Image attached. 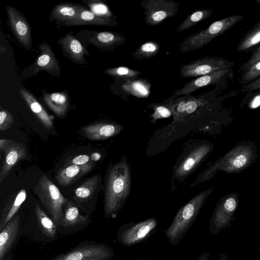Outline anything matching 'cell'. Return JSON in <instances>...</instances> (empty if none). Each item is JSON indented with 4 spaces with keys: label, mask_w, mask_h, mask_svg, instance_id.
Returning a JSON list of instances; mask_svg holds the SVG:
<instances>
[{
    "label": "cell",
    "mask_w": 260,
    "mask_h": 260,
    "mask_svg": "<svg viewBox=\"0 0 260 260\" xmlns=\"http://www.w3.org/2000/svg\"><path fill=\"white\" fill-rule=\"evenodd\" d=\"M154 112L149 116L151 118V122L155 123L159 119L166 118L172 115L170 101L151 105Z\"/></svg>",
    "instance_id": "cell-35"
},
{
    "label": "cell",
    "mask_w": 260,
    "mask_h": 260,
    "mask_svg": "<svg viewBox=\"0 0 260 260\" xmlns=\"http://www.w3.org/2000/svg\"><path fill=\"white\" fill-rule=\"evenodd\" d=\"M213 13V11L209 9L198 10L188 15L180 23L176 31L182 32L188 29L199 22L210 17Z\"/></svg>",
    "instance_id": "cell-31"
},
{
    "label": "cell",
    "mask_w": 260,
    "mask_h": 260,
    "mask_svg": "<svg viewBox=\"0 0 260 260\" xmlns=\"http://www.w3.org/2000/svg\"><path fill=\"white\" fill-rule=\"evenodd\" d=\"M243 18L244 16L242 15H235L213 22L205 29L185 39L179 45L180 52L187 53L206 46L214 39L223 34L241 21Z\"/></svg>",
    "instance_id": "cell-4"
},
{
    "label": "cell",
    "mask_w": 260,
    "mask_h": 260,
    "mask_svg": "<svg viewBox=\"0 0 260 260\" xmlns=\"http://www.w3.org/2000/svg\"><path fill=\"white\" fill-rule=\"evenodd\" d=\"M19 225V216L16 214L0 231V260H4L6 254L16 241Z\"/></svg>",
    "instance_id": "cell-19"
},
{
    "label": "cell",
    "mask_w": 260,
    "mask_h": 260,
    "mask_svg": "<svg viewBox=\"0 0 260 260\" xmlns=\"http://www.w3.org/2000/svg\"><path fill=\"white\" fill-rule=\"evenodd\" d=\"M4 152L5 156L0 171V183L9 175L13 167L26 156L25 146L22 143H15L13 141Z\"/></svg>",
    "instance_id": "cell-18"
},
{
    "label": "cell",
    "mask_w": 260,
    "mask_h": 260,
    "mask_svg": "<svg viewBox=\"0 0 260 260\" xmlns=\"http://www.w3.org/2000/svg\"><path fill=\"white\" fill-rule=\"evenodd\" d=\"M212 149L213 144L205 141L190 145L173 168L172 181H182L186 179L205 159Z\"/></svg>",
    "instance_id": "cell-6"
},
{
    "label": "cell",
    "mask_w": 260,
    "mask_h": 260,
    "mask_svg": "<svg viewBox=\"0 0 260 260\" xmlns=\"http://www.w3.org/2000/svg\"><path fill=\"white\" fill-rule=\"evenodd\" d=\"M260 43V21L256 23L243 37L238 43L237 52H248Z\"/></svg>",
    "instance_id": "cell-29"
},
{
    "label": "cell",
    "mask_w": 260,
    "mask_h": 260,
    "mask_svg": "<svg viewBox=\"0 0 260 260\" xmlns=\"http://www.w3.org/2000/svg\"><path fill=\"white\" fill-rule=\"evenodd\" d=\"M94 167V164L92 162L84 165H70L60 169L55 179L60 185L67 186L91 171Z\"/></svg>",
    "instance_id": "cell-20"
},
{
    "label": "cell",
    "mask_w": 260,
    "mask_h": 260,
    "mask_svg": "<svg viewBox=\"0 0 260 260\" xmlns=\"http://www.w3.org/2000/svg\"><path fill=\"white\" fill-rule=\"evenodd\" d=\"M156 218L149 217L141 221L123 223L118 228L116 238L124 246H132L147 241L157 229Z\"/></svg>",
    "instance_id": "cell-7"
},
{
    "label": "cell",
    "mask_w": 260,
    "mask_h": 260,
    "mask_svg": "<svg viewBox=\"0 0 260 260\" xmlns=\"http://www.w3.org/2000/svg\"><path fill=\"white\" fill-rule=\"evenodd\" d=\"M10 27L15 37L27 50L32 47L31 29L25 16L16 8L7 6L6 9Z\"/></svg>",
    "instance_id": "cell-14"
},
{
    "label": "cell",
    "mask_w": 260,
    "mask_h": 260,
    "mask_svg": "<svg viewBox=\"0 0 260 260\" xmlns=\"http://www.w3.org/2000/svg\"><path fill=\"white\" fill-rule=\"evenodd\" d=\"M114 255V250L110 245L85 240L50 260H112Z\"/></svg>",
    "instance_id": "cell-8"
},
{
    "label": "cell",
    "mask_w": 260,
    "mask_h": 260,
    "mask_svg": "<svg viewBox=\"0 0 260 260\" xmlns=\"http://www.w3.org/2000/svg\"><path fill=\"white\" fill-rule=\"evenodd\" d=\"M34 192L57 226L68 202L58 187L45 175H42L34 187Z\"/></svg>",
    "instance_id": "cell-5"
},
{
    "label": "cell",
    "mask_w": 260,
    "mask_h": 260,
    "mask_svg": "<svg viewBox=\"0 0 260 260\" xmlns=\"http://www.w3.org/2000/svg\"><path fill=\"white\" fill-rule=\"evenodd\" d=\"M212 191V188H209L199 193L177 211L172 222L164 231L171 245H178L185 237Z\"/></svg>",
    "instance_id": "cell-3"
},
{
    "label": "cell",
    "mask_w": 260,
    "mask_h": 260,
    "mask_svg": "<svg viewBox=\"0 0 260 260\" xmlns=\"http://www.w3.org/2000/svg\"><path fill=\"white\" fill-rule=\"evenodd\" d=\"M85 8L82 5L62 3L55 5L50 13V20L67 21L76 18Z\"/></svg>",
    "instance_id": "cell-25"
},
{
    "label": "cell",
    "mask_w": 260,
    "mask_h": 260,
    "mask_svg": "<svg viewBox=\"0 0 260 260\" xmlns=\"http://www.w3.org/2000/svg\"><path fill=\"white\" fill-rule=\"evenodd\" d=\"M256 2L258 4L260 5V0H256Z\"/></svg>",
    "instance_id": "cell-48"
},
{
    "label": "cell",
    "mask_w": 260,
    "mask_h": 260,
    "mask_svg": "<svg viewBox=\"0 0 260 260\" xmlns=\"http://www.w3.org/2000/svg\"><path fill=\"white\" fill-rule=\"evenodd\" d=\"M150 87L151 85L148 82L142 80H127L122 85L126 92L141 98H147L149 95Z\"/></svg>",
    "instance_id": "cell-30"
},
{
    "label": "cell",
    "mask_w": 260,
    "mask_h": 260,
    "mask_svg": "<svg viewBox=\"0 0 260 260\" xmlns=\"http://www.w3.org/2000/svg\"><path fill=\"white\" fill-rule=\"evenodd\" d=\"M100 176L95 175L86 179L76 188L74 199L79 205H81L92 199L99 184Z\"/></svg>",
    "instance_id": "cell-27"
},
{
    "label": "cell",
    "mask_w": 260,
    "mask_h": 260,
    "mask_svg": "<svg viewBox=\"0 0 260 260\" xmlns=\"http://www.w3.org/2000/svg\"><path fill=\"white\" fill-rule=\"evenodd\" d=\"M101 157V155L98 152H95L92 154L90 156V158L92 160L97 161L99 160Z\"/></svg>",
    "instance_id": "cell-45"
},
{
    "label": "cell",
    "mask_w": 260,
    "mask_h": 260,
    "mask_svg": "<svg viewBox=\"0 0 260 260\" xmlns=\"http://www.w3.org/2000/svg\"><path fill=\"white\" fill-rule=\"evenodd\" d=\"M91 221L89 215L82 214L75 203L68 201L57 232L63 235L74 234L86 228Z\"/></svg>",
    "instance_id": "cell-13"
},
{
    "label": "cell",
    "mask_w": 260,
    "mask_h": 260,
    "mask_svg": "<svg viewBox=\"0 0 260 260\" xmlns=\"http://www.w3.org/2000/svg\"><path fill=\"white\" fill-rule=\"evenodd\" d=\"M123 127L115 122H101L88 124L82 127L85 137L91 141L104 140L115 136Z\"/></svg>",
    "instance_id": "cell-17"
},
{
    "label": "cell",
    "mask_w": 260,
    "mask_h": 260,
    "mask_svg": "<svg viewBox=\"0 0 260 260\" xmlns=\"http://www.w3.org/2000/svg\"><path fill=\"white\" fill-rule=\"evenodd\" d=\"M14 122V119L11 113L5 109H1L0 111V131L2 132L9 129Z\"/></svg>",
    "instance_id": "cell-38"
},
{
    "label": "cell",
    "mask_w": 260,
    "mask_h": 260,
    "mask_svg": "<svg viewBox=\"0 0 260 260\" xmlns=\"http://www.w3.org/2000/svg\"><path fill=\"white\" fill-rule=\"evenodd\" d=\"M35 211L38 225L42 234L49 238L54 239L57 232V224L38 204H35Z\"/></svg>",
    "instance_id": "cell-28"
},
{
    "label": "cell",
    "mask_w": 260,
    "mask_h": 260,
    "mask_svg": "<svg viewBox=\"0 0 260 260\" xmlns=\"http://www.w3.org/2000/svg\"><path fill=\"white\" fill-rule=\"evenodd\" d=\"M258 250H260V247L258 248Z\"/></svg>",
    "instance_id": "cell-49"
},
{
    "label": "cell",
    "mask_w": 260,
    "mask_h": 260,
    "mask_svg": "<svg viewBox=\"0 0 260 260\" xmlns=\"http://www.w3.org/2000/svg\"><path fill=\"white\" fill-rule=\"evenodd\" d=\"M248 105L251 109H255L260 106V92L252 97Z\"/></svg>",
    "instance_id": "cell-42"
},
{
    "label": "cell",
    "mask_w": 260,
    "mask_h": 260,
    "mask_svg": "<svg viewBox=\"0 0 260 260\" xmlns=\"http://www.w3.org/2000/svg\"><path fill=\"white\" fill-rule=\"evenodd\" d=\"M218 260H229L228 255L224 253H220V257Z\"/></svg>",
    "instance_id": "cell-46"
},
{
    "label": "cell",
    "mask_w": 260,
    "mask_h": 260,
    "mask_svg": "<svg viewBox=\"0 0 260 260\" xmlns=\"http://www.w3.org/2000/svg\"><path fill=\"white\" fill-rule=\"evenodd\" d=\"M180 4L173 0H143L141 7L144 9L145 22L150 26L159 25L177 13Z\"/></svg>",
    "instance_id": "cell-11"
},
{
    "label": "cell",
    "mask_w": 260,
    "mask_h": 260,
    "mask_svg": "<svg viewBox=\"0 0 260 260\" xmlns=\"http://www.w3.org/2000/svg\"><path fill=\"white\" fill-rule=\"evenodd\" d=\"M19 91L22 99L38 120L45 128L51 129L53 126L52 119L42 105L27 90L21 88Z\"/></svg>",
    "instance_id": "cell-23"
},
{
    "label": "cell",
    "mask_w": 260,
    "mask_h": 260,
    "mask_svg": "<svg viewBox=\"0 0 260 260\" xmlns=\"http://www.w3.org/2000/svg\"><path fill=\"white\" fill-rule=\"evenodd\" d=\"M258 60H260V45L252 52L249 58L241 65L239 71L243 70Z\"/></svg>",
    "instance_id": "cell-39"
},
{
    "label": "cell",
    "mask_w": 260,
    "mask_h": 260,
    "mask_svg": "<svg viewBox=\"0 0 260 260\" xmlns=\"http://www.w3.org/2000/svg\"><path fill=\"white\" fill-rule=\"evenodd\" d=\"M91 12L95 15L103 18L115 19L108 6L100 1H90L88 2Z\"/></svg>",
    "instance_id": "cell-36"
},
{
    "label": "cell",
    "mask_w": 260,
    "mask_h": 260,
    "mask_svg": "<svg viewBox=\"0 0 260 260\" xmlns=\"http://www.w3.org/2000/svg\"><path fill=\"white\" fill-rule=\"evenodd\" d=\"M234 64V62L220 57L205 56L182 66L180 75L183 78H197L215 71L233 68Z\"/></svg>",
    "instance_id": "cell-10"
},
{
    "label": "cell",
    "mask_w": 260,
    "mask_h": 260,
    "mask_svg": "<svg viewBox=\"0 0 260 260\" xmlns=\"http://www.w3.org/2000/svg\"><path fill=\"white\" fill-rule=\"evenodd\" d=\"M40 54L33 64L34 73L46 71L52 77H59L61 75L60 67L50 45L46 42L39 45Z\"/></svg>",
    "instance_id": "cell-15"
},
{
    "label": "cell",
    "mask_w": 260,
    "mask_h": 260,
    "mask_svg": "<svg viewBox=\"0 0 260 260\" xmlns=\"http://www.w3.org/2000/svg\"><path fill=\"white\" fill-rule=\"evenodd\" d=\"M63 25L68 26L83 25L115 26L118 23L115 19L101 17L85 9L76 18L64 22Z\"/></svg>",
    "instance_id": "cell-22"
},
{
    "label": "cell",
    "mask_w": 260,
    "mask_h": 260,
    "mask_svg": "<svg viewBox=\"0 0 260 260\" xmlns=\"http://www.w3.org/2000/svg\"><path fill=\"white\" fill-rule=\"evenodd\" d=\"M233 77V70L231 68L215 71L194 78L185 83L181 88L175 90L171 97L173 96L172 98L175 99L180 95H189L200 88L209 85L226 86L228 82L232 80Z\"/></svg>",
    "instance_id": "cell-12"
},
{
    "label": "cell",
    "mask_w": 260,
    "mask_h": 260,
    "mask_svg": "<svg viewBox=\"0 0 260 260\" xmlns=\"http://www.w3.org/2000/svg\"><path fill=\"white\" fill-rule=\"evenodd\" d=\"M133 260H150L147 258H136Z\"/></svg>",
    "instance_id": "cell-47"
},
{
    "label": "cell",
    "mask_w": 260,
    "mask_h": 260,
    "mask_svg": "<svg viewBox=\"0 0 260 260\" xmlns=\"http://www.w3.org/2000/svg\"><path fill=\"white\" fill-rule=\"evenodd\" d=\"M256 157L254 143L250 141H242L204 171L190 187L210 179L217 171L239 173L252 165Z\"/></svg>",
    "instance_id": "cell-2"
},
{
    "label": "cell",
    "mask_w": 260,
    "mask_h": 260,
    "mask_svg": "<svg viewBox=\"0 0 260 260\" xmlns=\"http://www.w3.org/2000/svg\"><path fill=\"white\" fill-rule=\"evenodd\" d=\"M125 41L126 38L123 35L111 31L98 32L89 39L92 45L105 50H112Z\"/></svg>",
    "instance_id": "cell-24"
},
{
    "label": "cell",
    "mask_w": 260,
    "mask_h": 260,
    "mask_svg": "<svg viewBox=\"0 0 260 260\" xmlns=\"http://www.w3.org/2000/svg\"><path fill=\"white\" fill-rule=\"evenodd\" d=\"M90 157L85 154H81L76 156L73 158L69 162V165H84L89 162Z\"/></svg>",
    "instance_id": "cell-41"
},
{
    "label": "cell",
    "mask_w": 260,
    "mask_h": 260,
    "mask_svg": "<svg viewBox=\"0 0 260 260\" xmlns=\"http://www.w3.org/2000/svg\"><path fill=\"white\" fill-rule=\"evenodd\" d=\"M210 256L209 252H203L198 257L197 260H208Z\"/></svg>",
    "instance_id": "cell-44"
},
{
    "label": "cell",
    "mask_w": 260,
    "mask_h": 260,
    "mask_svg": "<svg viewBox=\"0 0 260 260\" xmlns=\"http://www.w3.org/2000/svg\"><path fill=\"white\" fill-rule=\"evenodd\" d=\"M208 103V101L203 99L197 98L190 94L187 95L185 111L182 120H184L186 116L194 112L198 108L204 106Z\"/></svg>",
    "instance_id": "cell-37"
},
{
    "label": "cell",
    "mask_w": 260,
    "mask_h": 260,
    "mask_svg": "<svg viewBox=\"0 0 260 260\" xmlns=\"http://www.w3.org/2000/svg\"><path fill=\"white\" fill-rule=\"evenodd\" d=\"M26 198V190L22 189L18 192L14 198L8 201L1 213L0 231L16 214L21 205L25 201Z\"/></svg>",
    "instance_id": "cell-26"
},
{
    "label": "cell",
    "mask_w": 260,
    "mask_h": 260,
    "mask_svg": "<svg viewBox=\"0 0 260 260\" xmlns=\"http://www.w3.org/2000/svg\"><path fill=\"white\" fill-rule=\"evenodd\" d=\"M105 73L117 79H123L126 81L131 80L137 77L141 73L126 67H118L106 69Z\"/></svg>",
    "instance_id": "cell-34"
},
{
    "label": "cell",
    "mask_w": 260,
    "mask_h": 260,
    "mask_svg": "<svg viewBox=\"0 0 260 260\" xmlns=\"http://www.w3.org/2000/svg\"><path fill=\"white\" fill-rule=\"evenodd\" d=\"M238 83L242 85L250 83L260 77V60L239 71Z\"/></svg>",
    "instance_id": "cell-33"
},
{
    "label": "cell",
    "mask_w": 260,
    "mask_h": 260,
    "mask_svg": "<svg viewBox=\"0 0 260 260\" xmlns=\"http://www.w3.org/2000/svg\"><path fill=\"white\" fill-rule=\"evenodd\" d=\"M239 201L236 193H230L222 197L216 204L209 220V230L217 235L231 226L238 207Z\"/></svg>",
    "instance_id": "cell-9"
},
{
    "label": "cell",
    "mask_w": 260,
    "mask_h": 260,
    "mask_svg": "<svg viewBox=\"0 0 260 260\" xmlns=\"http://www.w3.org/2000/svg\"><path fill=\"white\" fill-rule=\"evenodd\" d=\"M131 186V168L123 156L111 167L107 176L104 199L106 217H116L129 197Z\"/></svg>",
    "instance_id": "cell-1"
},
{
    "label": "cell",
    "mask_w": 260,
    "mask_h": 260,
    "mask_svg": "<svg viewBox=\"0 0 260 260\" xmlns=\"http://www.w3.org/2000/svg\"><path fill=\"white\" fill-rule=\"evenodd\" d=\"M160 50V46L154 41H147L140 45L132 53V55L138 59H148L155 56Z\"/></svg>",
    "instance_id": "cell-32"
},
{
    "label": "cell",
    "mask_w": 260,
    "mask_h": 260,
    "mask_svg": "<svg viewBox=\"0 0 260 260\" xmlns=\"http://www.w3.org/2000/svg\"><path fill=\"white\" fill-rule=\"evenodd\" d=\"M64 56L79 64H87L85 55L89 56L87 50L71 33L60 37L58 42Z\"/></svg>",
    "instance_id": "cell-16"
},
{
    "label": "cell",
    "mask_w": 260,
    "mask_h": 260,
    "mask_svg": "<svg viewBox=\"0 0 260 260\" xmlns=\"http://www.w3.org/2000/svg\"><path fill=\"white\" fill-rule=\"evenodd\" d=\"M258 90H260V77L250 83L242 85L239 91L241 93H251Z\"/></svg>",
    "instance_id": "cell-40"
},
{
    "label": "cell",
    "mask_w": 260,
    "mask_h": 260,
    "mask_svg": "<svg viewBox=\"0 0 260 260\" xmlns=\"http://www.w3.org/2000/svg\"><path fill=\"white\" fill-rule=\"evenodd\" d=\"M43 95L45 103L56 116L62 118L66 115L70 104V97L66 91L45 92Z\"/></svg>",
    "instance_id": "cell-21"
},
{
    "label": "cell",
    "mask_w": 260,
    "mask_h": 260,
    "mask_svg": "<svg viewBox=\"0 0 260 260\" xmlns=\"http://www.w3.org/2000/svg\"><path fill=\"white\" fill-rule=\"evenodd\" d=\"M13 141L6 139H1L0 140V150L4 151L7 147Z\"/></svg>",
    "instance_id": "cell-43"
}]
</instances>
